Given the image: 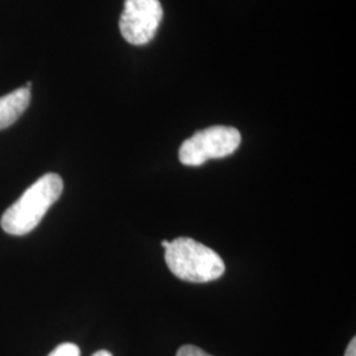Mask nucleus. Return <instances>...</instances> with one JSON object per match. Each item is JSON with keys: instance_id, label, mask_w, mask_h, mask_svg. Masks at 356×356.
Instances as JSON below:
<instances>
[{"instance_id": "39448f33", "label": "nucleus", "mask_w": 356, "mask_h": 356, "mask_svg": "<svg viewBox=\"0 0 356 356\" xmlns=\"http://www.w3.org/2000/svg\"><path fill=\"white\" fill-rule=\"evenodd\" d=\"M31 102V90H15L0 98V129L8 128L24 114Z\"/></svg>"}, {"instance_id": "20e7f679", "label": "nucleus", "mask_w": 356, "mask_h": 356, "mask_svg": "<svg viewBox=\"0 0 356 356\" xmlns=\"http://www.w3.org/2000/svg\"><path fill=\"white\" fill-rule=\"evenodd\" d=\"M160 0H126L119 28L122 36L132 45L152 41L163 20Z\"/></svg>"}, {"instance_id": "423d86ee", "label": "nucleus", "mask_w": 356, "mask_h": 356, "mask_svg": "<svg viewBox=\"0 0 356 356\" xmlns=\"http://www.w3.org/2000/svg\"><path fill=\"white\" fill-rule=\"evenodd\" d=\"M79 347L74 343H63L56 347L48 356H79Z\"/></svg>"}, {"instance_id": "1a4fd4ad", "label": "nucleus", "mask_w": 356, "mask_h": 356, "mask_svg": "<svg viewBox=\"0 0 356 356\" xmlns=\"http://www.w3.org/2000/svg\"><path fill=\"white\" fill-rule=\"evenodd\" d=\"M92 356H113V354L106 351V350H101V351H97Z\"/></svg>"}, {"instance_id": "9d476101", "label": "nucleus", "mask_w": 356, "mask_h": 356, "mask_svg": "<svg viewBox=\"0 0 356 356\" xmlns=\"http://www.w3.org/2000/svg\"><path fill=\"white\" fill-rule=\"evenodd\" d=\"M161 245L164 247V250H166V248L169 247V242H168V241H164V242L161 243Z\"/></svg>"}, {"instance_id": "7ed1b4c3", "label": "nucleus", "mask_w": 356, "mask_h": 356, "mask_svg": "<svg viewBox=\"0 0 356 356\" xmlns=\"http://www.w3.org/2000/svg\"><path fill=\"white\" fill-rule=\"evenodd\" d=\"M242 143L241 132L234 127L213 126L194 134L179 147L178 157L184 165L200 166L213 159L235 152Z\"/></svg>"}, {"instance_id": "f257e3e1", "label": "nucleus", "mask_w": 356, "mask_h": 356, "mask_svg": "<svg viewBox=\"0 0 356 356\" xmlns=\"http://www.w3.org/2000/svg\"><path fill=\"white\" fill-rule=\"evenodd\" d=\"M64 181L56 173H47L29 186L1 216V229L10 235H26L38 227L54 202L61 197Z\"/></svg>"}, {"instance_id": "f03ea898", "label": "nucleus", "mask_w": 356, "mask_h": 356, "mask_svg": "<svg viewBox=\"0 0 356 356\" xmlns=\"http://www.w3.org/2000/svg\"><path fill=\"white\" fill-rule=\"evenodd\" d=\"M166 266L181 280L210 282L226 270L225 261L214 250L191 238H177L165 250Z\"/></svg>"}, {"instance_id": "6e6552de", "label": "nucleus", "mask_w": 356, "mask_h": 356, "mask_svg": "<svg viewBox=\"0 0 356 356\" xmlns=\"http://www.w3.org/2000/svg\"><path fill=\"white\" fill-rule=\"evenodd\" d=\"M344 356H356V339L353 338V341L347 346V350H346V354Z\"/></svg>"}, {"instance_id": "0eeeda50", "label": "nucleus", "mask_w": 356, "mask_h": 356, "mask_svg": "<svg viewBox=\"0 0 356 356\" xmlns=\"http://www.w3.org/2000/svg\"><path fill=\"white\" fill-rule=\"evenodd\" d=\"M176 356H211L195 346H182Z\"/></svg>"}]
</instances>
